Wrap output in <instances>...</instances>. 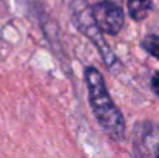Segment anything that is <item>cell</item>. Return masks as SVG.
Instances as JSON below:
<instances>
[{
    "label": "cell",
    "instance_id": "1",
    "mask_svg": "<svg viewBox=\"0 0 159 158\" xmlns=\"http://www.w3.org/2000/svg\"><path fill=\"white\" fill-rule=\"evenodd\" d=\"M85 81L88 87L90 105L98 122L113 140H122L125 133L124 116L111 101L101 71L94 67H88L85 70Z\"/></svg>",
    "mask_w": 159,
    "mask_h": 158
},
{
    "label": "cell",
    "instance_id": "2",
    "mask_svg": "<svg viewBox=\"0 0 159 158\" xmlns=\"http://www.w3.org/2000/svg\"><path fill=\"white\" fill-rule=\"evenodd\" d=\"M91 16H93V20L98 25V28L107 34L114 36L124 26V19H125L124 11L111 2L96 3L91 8Z\"/></svg>",
    "mask_w": 159,
    "mask_h": 158
},
{
    "label": "cell",
    "instance_id": "3",
    "mask_svg": "<svg viewBox=\"0 0 159 158\" xmlns=\"http://www.w3.org/2000/svg\"><path fill=\"white\" fill-rule=\"evenodd\" d=\"M128 14L134 20H144L150 11L153 9V2L152 0H128L127 2Z\"/></svg>",
    "mask_w": 159,
    "mask_h": 158
},
{
    "label": "cell",
    "instance_id": "4",
    "mask_svg": "<svg viewBox=\"0 0 159 158\" xmlns=\"http://www.w3.org/2000/svg\"><path fill=\"white\" fill-rule=\"evenodd\" d=\"M142 47L145 51H148L152 56L158 57L159 59V36H147L142 41Z\"/></svg>",
    "mask_w": 159,
    "mask_h": 158
},
{
    "label": "cell",
    "instance_id": "5",
    "mask_svg": "<svg viewBox=\"0 0 159 158\" xmlns=\"http://www.w3.org/2000/svg\"><path fill=\"white\" fill-rule=\"evenodd\" d=\"M152 89H153V92L159 96V71L153 76V79H152Z\"/></svg>",
    "mask_w": 159,
    "mask_h": 158
}]
</instances>
